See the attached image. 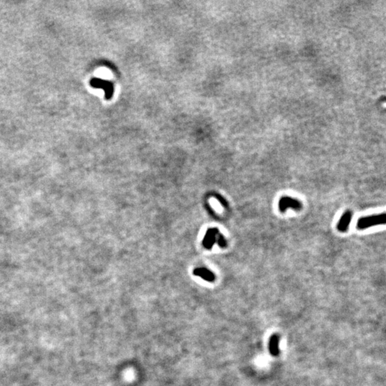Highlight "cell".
Segmentation results:
<instances>
[{
	"label": "cell",
	"instance_id": "1",
	"mask_svg": "<svg viewBox=\"0 0 386 386\" xmlns=\"http://www.w3.org/2000/svg\"><path fill=\"white\" fill-rule=\"evenodd\" d=\"M385 213L383 212L382 214L361 217L357 220V227L359 230H365L366 228L373 227L375 225H384L385 224Z\"/></svg>",
	"mask_w": 386,
	"mask_h": 386
},
{
	"label": "cell",
	"instance_id": "2",
	"mask_svg": "<svg viewBox=\"0 0 386 386\" xmlns=\"http://www.w3.org/2000/svg\"><path fill=\"white\" fill-rule=\"evenodd\" d=\"M303 208V204L298 200L293 199L290 197H283L280 199L279 202V209L281 212H284L288 208H292L295 210H300Z\"/></svg>",
	"mask_w": 386,
	"mask_h": 386
},
{
	"label": "cell",
	"instance_id": "3",
	"mask_svg": "<svg viewBox=\"0 0 386 386\" xmlns=\"http://www.w3.org/2000/svg\"><path fill=\"white\" fill-rule=\"evenodd\" d=\"M220 232L217 228H210L207 231L202 245L205 248L210 250L215 243H217Z\"/></svg>",
	"mask_w": 386,
	"mask_h": 386
},
{
	"label": "cell",
	"instance_id": "4",
	"mask_svg": "<svg viewBox=\"0 0 386 386\" xmlns=\"http://www.w3.org/2000/svg\"><path fill=\"white\" fill-rule=\"evenodd\" d=\"M353 213L350 210H347L345 212L342 217H340L339 222H338L337 228L338 231L341 232H346L348 229L349 225H350V221L352 220Z\"/></svg>",
	"mask_w": 386,
	"mask_h": 386
},
{
	"label": "cell",
	"instance_id": "5",
	"mask_svg": "<svg viewBox=\"0 0 386 386\" xmlns=\"http://www.w3.org/2000/svg\"><path fill=\"white\" fill-rule=\"evenodd\" d=\"M194 275L196 276H199L202 279L208 282H212L215 279V276L210 270H209L204 267H199L196 268L194 270Z\"/></svg>",
	"mask_w": 386,
	"mask_h": 386
},
{
	"label": "cell",
	"instance_id": "6",
	"mask_svg": "<svg viewBox=\"0 0 386 386\" xmlns=\"http://www.w3.org/2000/svg\"><path fill=\"white\" fill-rule=\"evenodd\" d=\"M279 335L277 334H274L271 336L269 342V353L273 356H277L280 353L279 349Z\"/></svg>",
	"mask_w": 386,
	"mask_h": 386
},
{
	"label": "cell",
	"instance_id": "7",
	"mask_svg": "<svg viewBox=\"0 0 386 386\" xmlns=\"http://www.w3.org/2000/svg\"><path fill=\"white\" fill-rule=\"evenodd\" d=\"M217 244L220 247H227V242H226L225 238L223 235L220 233L219 237H218V240H217Z\"/></svg>",
	"mask_w": 386,
	"mask_h": 386
}]
</instances>
